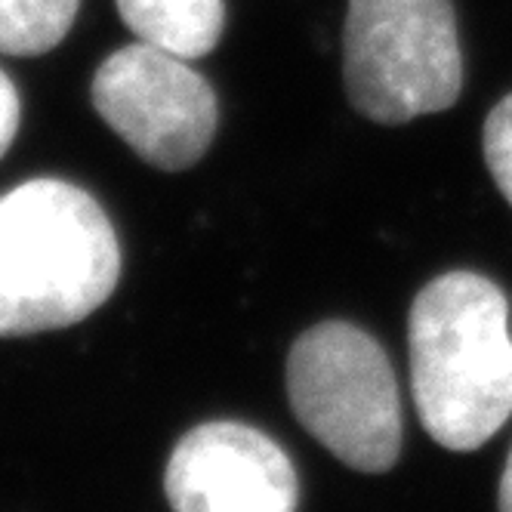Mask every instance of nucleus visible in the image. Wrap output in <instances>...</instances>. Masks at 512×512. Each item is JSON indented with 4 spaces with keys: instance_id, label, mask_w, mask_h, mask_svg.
<instances>
[{
    "instance_id": "9b49d317",
    "label": "nucleus",
    "mask_w": 512,
    "mask_h": 512,
    "mask_svg": "<svg viewBox=\"0 0 512 512\" xmlns=\"http://www.w3.org/2000/svg\"><path fill=\"white\" fill-rule=\"evenodd\" d=\"M500 512H512V451L503 466V479H500Z\"/></svg>"
},
{
    "instance_id": "7ed1b4c3",
    "label": "nucleus",
    "mask_w": 512,
    "mask_h": 512,
    "mask_svg": "<svg viewBox=\"0 0 512 512\" xmlns=\"http://www.w3.org/2000/svg\"><path fill=\"white\" fill-rule=\"evenodd\" d=\"M343 78L352 105L377 124L451 108L463 53L451 0H349Z\"/></svg>"
},
{
    "instance_id": "1a4fd4ad",
    "label": "nucleus",
    "mask_w": 512,
    "mask_h": 512,
    "mask_svg": "<svg viewBox=\"0 0 512 512\" xmlns=\"http://www.w3.org/2000/svg\"><path fill=\"white\" fill-rule=\"evenodd\" d=\"M485 161L503 198L512 204V93L494 105L485 121Z\"/></svg>"
},
{
    "instance_id": "39448f33",
    "label": "nucleus",
    "mask_w": 512,
    "mask_h": 512,
    "mask_svg": "<svg viewBox=\"0 0 512 512\" xmlns=\"http://www.w3.org/2000/svg\"><path fill=\"white\" fill-rule=\"evenodd\" d=\"M93 105L145 164L170 173L204 158L219 118L216 96L198 71L142 41L96 68Z\"/></svg>"
},
{
    "instance_id": "423d86ee",
    "label": "nucleus",
    "mask_w": 512,
    "mask_h": 512,
    "mask_svg": "<svg viewBox=\"0 0 512 512\" xmlns=\"http://www.w3.org/2000/svg\"><path fill=\"white\" fill-rule=\"evenodd\" d=\"M173 512H297L290 457L260 429L219 420L179 438L164 472Z\"/></svg>"
},
{
    "instance_id": "20e7f679",
    "label": "nucleus",
    "mask_w": 512,
    "mask_h": 512,
    "mask_svg": "<svg viewBox=\"0 0 512 512\" xmlns=\"http://www.w3.org/2000/svg\"><path fill=\"white\" fill-rule=\"evenodd\" d=\"M297 420L358 472H386L401 448V398L383 346L346 321L315 324L287 355Z\"/></svg>"
},
{
    "instance_id": "0eeeda50",
    "label": "nucleus",
    "mask_w": 512,
    "mask_h": 512,
    "mask_svg": "<svg viewBox=\"0 0 512 512\" xmlns=\"http://www.w3.org/2000/svg\"><path fill=\"white\" fill-rule=\"evenodd\" d=\"M118 13L142 44L186 62L207 56L226 25L223 0H118Z\"/></svg>"
},
{
    "instance_id": "f03ea898",
    "label": "nucleus",
    "mask_w": 512,
    "mask_h": 512,
    "mask_svg": "<svg viewBox=\"0 0 512 512\" xmlns=\"http://www.w3.org/2000/svg\"><path fill=\"white\" fill-rule=\"evenodd\" d=\"M118 275L115 229L84 189L31 179L0 198V337L84 321Z\"/></svg>"
},
{
    "instance_id": "f257e3e1",
    "label": "nucleus",
    "mask_w": 512,
    "mask_h": 512,
    "mask_svg": "<svg viewBox=\"0 0 512 512\" xmlns=\"http://www.w3.org/2000/svg\"><path fill=\"white\" fill-rule=\"evenodd\" d=\"M411 389L426 432L475 451L512 417V337L503 290L475 272L429 281L408 315Z\"/></svg>"
},
{
    "instance_id": "9d476101",
    "label": "nucleus",
    "mask_w": 512,
    "mask_h": 512,
    "mask_svg": "<svg viewBox=\"0 0 512 512\" xmlns=\"http://www.w3.org/2000/svg\"><path fill=\"white\" fill-rule=\"evenodd\" d=\"M16 130H19V93L4 71H0V158L7 155Z\"/></svg>"
},
{
    "instance_id": "6e6552de",
    "label": "nucleus",
    "mask_w": 512,
    "mask_h": 512,
    "mask_svg": "<svg viewBox=\"0 0 512 512\" xmlns=\"http://www.w3.org/2000/svg\"><path fill=\"white\" fill-rule=\"evenodd\" d=\"M81 0H0V53L41 56L62 44Z\"/></svg>"
}]
</instances>
